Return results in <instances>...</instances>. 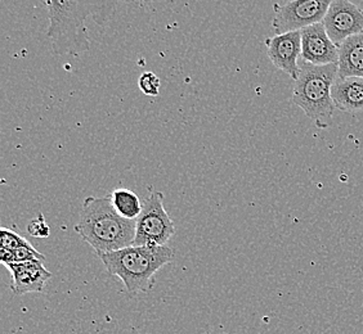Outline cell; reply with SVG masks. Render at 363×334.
<instances>
[{
	"label": "cell",
	"mask_w": 363,
	"mask_h": 334,
	"mask_svg": "<svg viewBox=\"0 0 363 334\" xmlns=\"http://www.w3.org/2000/svg\"><path fill=\"white\" fill-rule=\"evenodd\" d=\"M128 334H140V332H138V330H137V329H135V328H133V329H132V330H130V332H129V333Z\"/></svg>",
	"instance_id": "obj_18"
},
{
	"label": "cell",
	"mask_w": 363,
	"mask_h": 334,
	"mask_svg": "<svg viewBox=\"0 0 363 334\" xmlns=\"http://www.w3.org/2000/svg\"><path fill=\"white\" fill-rule=\"evenodd\" d=\"M112 277L119 278L132 294L148 292L155 284V274L170 264L174 250L167 246H130L98 255Z\"/></svg>",
	"instance_id": "obj_3"
},
{
	"label": "cell",
	"mask_w": 363,
	"mask_h": 334,
	"mask_svg": "<svg viewBox=\"0 0 363 334\" xmlns=\"http://www.w3.org/2000/svg\"><path fill=\"white\" fill-rule=\"evenodd\" d=\"M12 275L11 289L16 296L26 293L43 292L45 283L52 278L43 261H28L21 264L4 265Z\"/></svg>",
	"instance_id": "obj_10"
},
{
	"label": "cell",
	"mask_w": 363,
	"mask_h": 334,
	"mask_svg": "<svg viewBox=\"0 0 363 334\" xmlns=\"http://www.w3.org/2000/svg\"><path fill=\"white\" fill-rule=\"evenodd\" d=\"M174 234V223L164 206V195L155 192L143 203L132 246H167Z\"/></svg>",
	"instance_id": "obj_5"
},
{
	"label": "cell",
	"mask_w": 363,
	"mask_h": 334,
	"mask_svg": "<svg viewBox=\"0 0 363 334\" xmlns=\"http://www.w3.org/2000/svg\"><path fill=\"white\" fill-rule=\"evenodd\" d=\"M267 54L271 62L293 79L298 80L301 67L299 57H301V31L274 35L266 40Z\"/></svg>",
	"instance_id": "obj_8"
},
{
	"label": "cell",
	"mask_w": 363,
	"mask_h": 334,
	"mask_svg": "<svg viewBox=\"0 0 363 334\" xmlns=\"http://www.w3.org/2000/svg\"><path fill=\"white\" fill-rule=\"evenodd\" d=\"M299 67V77L294 84V105L303 110L318 127L326 129L335 110L331 89L337 79V64L315 66L301 59Z\"/></svg>",
	"instance_id": "obj_4"
},
{
	"label": "cell",
	"mask_w": 363,
	"mask_h": 334,
	"mask_svg": "<svg viewBox=\"0 0 363 334\" xmlns=\"http://www.w3.org/2000/svg\"><path fill=\"white\" fill-rule=\"evenodd\" d=\"M337 77L363 79V33L347 39L339 47Z\"/></svg>",
	"instance_id": "obj_12"
},
{
	"label": "cell",
	"mask_w": 363,
	"mask_h": 334,
	"mask_svg": "<svg viewBox=\"0 0 363 334\" xmlns=\"http://www.w3.org/2000/svg\"><path fill=\"white\" fill-rule=\"evenodd\" d=\"M0 261L1 264H21L28 261H45V256L39 250L34 248V246L20 247L13 250H1L0 252Z\"/></svg>",
	"instance_id": "obj_14"
},
{
	"label": "cell",
	"mask_w": 363,
	"mask_h": 334,
	"mask_svg": "<svg viewBox=\"0 0 363 334\" xmlns=\"http://www.w3.org/2000/svg\"><path fill=\"white\" fill-rule=\"evenodd\" d=\"M331 0H293L273 6L272 28L276 35L301 31L321 23L328 13Z\"/></svg>",
	"instance_id": "obj_6"
},
{
	"label": "cell",
	"mask_w": 363,
	"mask_h": 334,
	"mask_svg": "<svg viewBox=\"0 0 363 334\" xmlns=\"http://www.w3.org/2000/svg\"><path fill=\"white\" fill-rule=\"evenodd\" d=\"M48 8L47 31L56 56H79L91 48L85 22L93 17L104 25L113 12V3L107 1H45Z\"/></svg>",
	"instance_id": "obj_1"
},
{
	"label": "cell",
	"mask_w": 363,
	"mask_h": 334,
	"mask_svg": "<svg viewBox=\"0 0 363 334\" xmlns=\"http://www.w3.org/2000/svg\"><path fill=\"white\" fill-rule=\"evenodd\" d=\"M112 206L121 217L130 221H137L143 209V203L140 197L129 189L120 188L110 195Z\"/></svg>",
	"instance_id": "obj_13"
},
{
	"label": "cell",
	"mask_w": 363,
	"mask_h": 334,
	"mask_svg": "<svg viewBox=\"0 0 363 334\" xmlns=\"http://www.w3.org/2000/svg\"><path fill=\"white\" fill-rule=\"evenodd\" d=\"M138 86L145 96L157 97L160 93V79L157 75H155V72L146 71L138 79Z\"/></svg>",
	"instance_id": "obj_15"
},
{
	"label": "cell",
	"mask_w": 363,
	"mask_h": 334,
	"mask_svg": "<svg viewBox=\"0 0 363 334\" xmlns=\"http://www.w3.org/2000/svg\"><path fill=\"white\" fill-rule=\"evenodd\" d=\"M137 221L125 220L115 211L110 197H86L75 231L97 255L130 247L135 238Z\"/></svg>",
	"instance_id": "obj_2"
},
{
	"label": "cell",
	"mask_w": 363,
	"mask_h": 334,
	"mask_svg": "<svg viewBox=\"0 0 363 334\" xmlns=\"http://www.w3.org/2000/svg\"><path fill=\"white\" fill-rule=\"evenodd\" d=\"M28 233L31 237L48 238L50 234L48 224L45 221L44 216L39 215L34 220H31L28 225Z\"/></svg>",
	"instance_id": "obj_17"
},
{
	"label": "cell",
	"mask_w": 363,
	"mask_h": 334,
	"mask_svg": "<svg viewBox=\"0 0 363 334\" xmlns=\"http://www.w3.org/2000/svg\"><path fill=\"white\" fill-rule=\"evenodd\" d=\"M301 59L315 66L339 63V48L330 39L322 22L301 30Z\"/></svg>",
	"instance_id": "obj_9"
},
{
	"label": "cell",
	"mask_w": 363,
	"mask_h": 334,
	"mask_svg": "<svg viewBox=\"0 0 363 334\" xmlns=\"http://www.w3.org/2000/svg\"><path fill=\"white\" fill-rule=\"evenodd\" d=\"M322 23L339 48L347 39L362 34L363 9L348 0H333Z\"/></svg>",
	"instance_id": "obj_7"
},
{
	"label": "cell",
	"mask_w": 363,
	"mask_h": 334,
	"mask_svg": "<svg viewBox=\"0 0 363 334\" xmlns=\"http://www.w3.org/2000/svg\"><path fill=\"white\" fill-rule=\"evenodd\" d=\"M335 108L347 113H363V79L337 77L331 89Z\"/></svg>",
	"instance_id": "obj_11"
},
{
	"label": "cell",
	"mask_w": 363,
	"mask_h": 334,
	"mask_svg": "<svg viewBox=\"0 0 363 334\" xmlns=\"http://www.w3.org/2000/svg\"><path fill=\"white\" fill-rule=\"evenodd\" d=\"M205 334H211V333H210V332H206V333H205Z\"/></svg>",
	"instance_id": "obj_19"
},
{
	"label": "cell",
	"mask_w": 363,
	"mask_h": 334,
	"mask_svg": "<svg viewBox=\"0 0 363 334\" xmlns=\"http://www.w3.org/2000/svg\"><path fill=\"white\" fill-rule=\"evenodd\" d=\"M1 250H13L20 247L31 246V243L25 238L17 234L13 230L8 229L6 226L1 228Z\"/></svg>",
	"instance_id": "obj_16"
}]
</instances>
